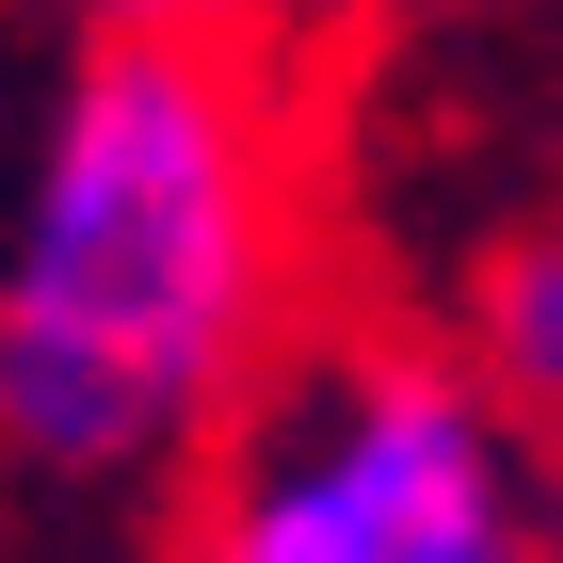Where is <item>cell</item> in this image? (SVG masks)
Masks as SVG:
<instances>
[{"mask_svg": "<svg viewBox=\"0 0 563 563\" xmlns=\"http://www.w3.org/2000/svg\"><path fill=\"white\" fill-rule=\"evenodd\" d=\"M306 322V177L242 48H65L0 210V499L162 516Z\"/></svg>", "mask_w": 563, "mask_h": 563, "instance_id": "obj_1", "label": "cell"}, {"mask_svg": "<svg viewBox=\"0 0 563 563\" xmlns=\"http://www.w3.org/2000/svg\"><path fill=\"white\" fill-rule=\"evenodd\" d=\"M483 371V402L531 434V451H563V210H531V225H499L483 242V274H467V339H451Z\"/></svg>", "mask_w": 563, "mask_h": 563, "instance_id": "obj_3", "label": "cell"}, {"mask_svg": "<svg viewBox=\"0 0 563 563\" xmlns=\"http://www.w3.org/2000/svg\"><path fill=\"white\" fill-rule=\"evenodd\" d=\"M531 451L451 339L290 322L162 483V563H531Z\"/></svg>", "mask_w": 563, "mask_h": 563, "instance_id": "obj_2", "label": "cell"}, {"mask_svg": "<svg viewBox=\"0 0 563 563\" xmlns=\"http://www.w3.org/2000/svg\"><path fill=\"white\" fill-rule=\"evenodd\" d=\"M0 16H33L65 48H242L274 0H0Z\"/></svg>", "mask_w": 563, "mask_h": 563, "instance_id": "obj_4", "label": "cell"}, {"mask_svg": "<svg viewBox=\"0 0 563 563\" xmlns=\"http://www.w3.org/2000/svg\"><path fill=\"white\" fill-rule=\"evenodd\" d=\"M531 563H563V451H548V483H531Z\"/></svg>", "mask_w": 563, "mask_h": 563, "instance_id": "obj_5", "label": "cell"}]
</instances>
